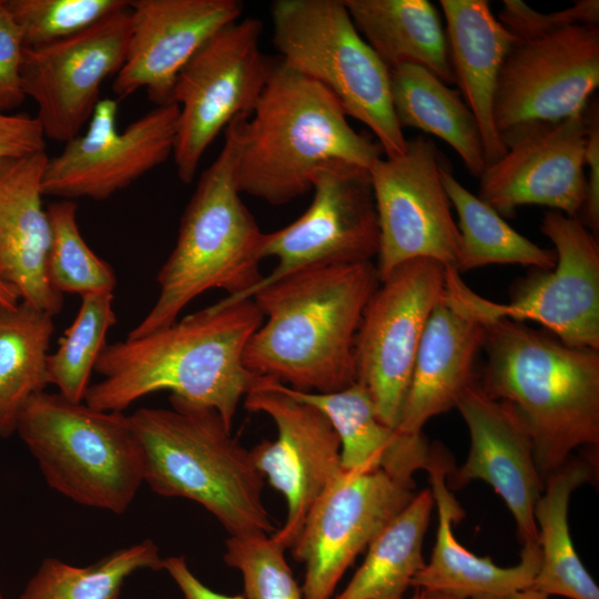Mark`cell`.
Returning <instances> with one entry per match:
<instances>
[{"instance_id":"obj_1","label":"cell","mask_w":599,"mask_h":599,"mask_svg":"<svg viewBox=\"0 0 599 599\" xmlns=\"http://www.w3.org/2000/svg\"><path fill=\"white\" fill-rule=\"evenodd\" d=\"M252 298L217 303L149 335L106 344L84 403L100 410L123 412L160 390L214 408L227 427L257 375L243 362L245 346L262 325Z\"/></svg>"},{"instance_id":"obj_41","label":"cell","mask_w":599,"mask_h":599,"mask_svg":"<svg viewBox=\"0 0 599 599\" xmlns=\"http://www.w3.org/2000/svg\"><path fill=\"white\" fill-rule=\"evenodd\" d=\"M45 151V136L35 116L0 112V161Z\"/></svg>"},{"instance_id":"obj_26","label":"cell","mask_w":599,"mask_h":599,"mask_svg":"<svg viewBox=\"0 0 599 599\" xmlns=\"http://www.w3.org/2000/svg\"><path fill=\"white\" fill-rule=\"evenodd\" d=\"M455 84L476 118L486 166L506 152L495 126L494 101L505 57L517 39L486 0H440Z\"/></svg>"},{"instance_id":"obj_34","label":"cell","mask_w":599,"mask_h":599,"mask_svg":"<svg viewBox=\"0 0 599 599\" xmlns=\"http://www.w3.org/2000/svg\"><path fill=\"white\" fill-rule=\"evenodd\" d=\"M115 323L113 293L81 296L74 321L47 359L48 382L58 387L59 394L73 402L84 400L91 373L106 345V334Z\"/></svg>"},{"instance_id":"obj_18","label":"cell","mask_w":599,"mask_h":599,"mask_svg":"<svg viewBox=\"0 0 599 599\" xmlns=\"http://www.w3.org/2000/svg\"><path fill=\"white\" fill-rule=\"evenodd\" d=\"M129 37L128 8L73 37L23 49V90L37 104L45 139L65 143L81 132L102 83L123 65Z\"/></svg>"},{"instance_id":"obj_5","label":"cell","mask_w":599,"mask_h":599,"mask_svg":"<svg viewBox=\"0 0 599 599\" xmlns=\"http://www.w3.org/2000/svg\"><path fill=\"white\" fill-rule=\"evenodd\" d=\"M248 116L236 118L224 130L223 146L201 174L181 217L175 246L159 271V296L128 338L167 327L186 305L214 288L229 293L216 302L220 305L243 301L262 280L264 233L236 184L242 130Z\"/></svg>"},{"instance_id":"obj_19","label":"cell","mask_w":599,"mask_h":599,"mask_svg":"<svg viewBox=\"0 0 599 599\" xmlns=\"http://www.w3.org/2000/svg\"><path fill=\"white\" fill-rule=\"evenodd\" d=\"M586 109L502 134L506 152L479 176L478 197L504 216L537 204L579 217L586 199Z\"/></svg>"},{"instance_id":"obj_40","label":"cell","mask_w":599,"mask_h":599,"mask_svg":"<svg viewBox=\"0 0 599 599\" xmlns=\"http://www.w3.org/2000/svg\"><path fill=\"white\" fill-rule=\"evenodd\" d=\"M587 136L585 146L586 199L579 220L597 236L599 231V112L598 103L586 106Z\"/></svg>"},{"instance_id":"obj_31","label":"cell","mask_w":599,"mask_h":599,"mask_svg":"<svg viewBox=\"0 0 599 599\" xmlns=\"http://www.w3.org/2000/svg\"><path fill=\"white\" fill-rule=\"evenodd\" d=\"M53 316L26 302L0 305V437L16 434L28 400L49 385Z\"/></svg>"},{"instance_id":"obj_32","label":"cell","mask_w":599,"mask_h":599,"mask_svg":"<svg viewBox=\"0 0 599 599\" xmlns=\"http://www.w3.org/2000/svg\"><path fill=\"white\" fill-rule=\"evenodd\" d=\"M440 179L458 215V273L490 264L551 270L555 250L544 248L514 230L491 206L461 185L441 164Z\"/></svg>"},{"instance_id":"obj_9","label":"cell","mask_w":599,"mask_h":599,"mask_svg":"<svg viewBox=\"0 0 599 599\" xmlns=\"http://www.w3.org/2000/svg\"><path fill=\"white\" fill-rule=\"evenodd\" d=\"M541 233L555 246L551 270H536L518 282L509 302L479 296L446 266L445 296L480 324L495 319L532 321L568 346L599 351V246L578 217L547 211Z\"/></svg>"},{"instance_id":"obj_13","label":"cell","mask_w":599,"mask_h":599,"mask_svg":"<svg viewBox=\"0 0 599 599\" xmlns=\"http://www.w3.org/2000/svg\"><path fill=\"white\" fill-rule=\"evenodd\" d=\"M312 191V203L297 220L263 234L261 257H275L277 264L244 300L298 271L377 256L379 226L369 169L332 164L316 174Z\"/></svg>"},{"instance_id":"obj_20","label":"cell","mask_w":599,"mask_h":599,"mask_svg":"<svg viewBox=\"0 0 599 599\" xmlns=\"http://www.w3.org/2000/svg\"><path fill=\"white\" fill-rule=\"evenodd\" d=\"M243 7L240 0L129 1V44L114 93L126 98L145 89L156 105L173 102L183 67L213 34L237 21Z\"/></svg>"},{"instance_id":"obj_24","label":"cell","mask_w":599,"mask_h":599,"mask_svg":"<svg viewBox=\"0 0 599 599\" xmlns=\"http://www.w3.org/2000/svg\"><path fill=\"white\" fill-rule=\"evenodd\" d=\"M484 339L485 326L457 309L444 294L419 342L397 432L422 433L430 418L455 407L460 394L477 379L474 365Z\"/></svg>"},{"instance_id":"obj_15","label":"cell","mask_w":599,"mask_h":599,"mask_svg":"<svg viewBox=\"0 0 599 599\" xmlns=\"http://www.w3.org/2000/svg\"><path fill=\"white\" fill-rule=\"evenodd\" d=\"M118 102L100 99L84 133L48 156L43 195L104 201L173 155L179 105H156L124 129L116 125Z\"/></svg>"},{"instance_id":"obj_36","label":"cell","mask_w":599,"mask_h":599,"mask_svg":"<svg viewBox=\"0 0 599 599\" xmlns=\"http://www.w3.org/2000/svg\"><path fill=\"white\" fill-rule=\"evenodd\" d=\"M3 6L21 33L24 48L73 37L129 8L126 0H6Z\"/></svg>"},{"instance_id":"obj_33","label":"cell","mask_w":599,"mask_h":599,"mask_svg":"<svg viewBox=\"0 0 599 599\" xmlns=\"http://www.w3.org/2000/svg\"><path fill=\"white\" fill-rule=\"evenodd\" d=\"M164 559L151 539L118 549L78 567L45 558L19 599H118L125 580L139 570H162Z\"/></svg>"},{"instance_id":"obj_8","label":"cell","mask_w":599,"mask_h":599,"mask_svg":"<svg viewBox=\"0 0 599 599\" xmlns=\"http://www.w3.org/2000/svg\"><path fill=\"white\" fill-rule=\"evenodd\" d=\"M271 18L280 59L328 90L347 116L374 133L387 158L403 154L407 139L394 112L389 69L343 0H276Z\"/></svg>"},{"instance_id":"obj_22","label":"cell","mask_w":599,"mask_h":599,"mask_svg":"<svg viewBox=\"0 0 599 599\" xmlns=\"http://www.w3.org/2000/svg\"><path fill=\"white\" fill-rule=\"evenodd\" d=\"M48 154L0 161V278L20 300L51 316L60 313L63 295L47 275L51 241L42 180Z\"/></svg>"},{"instance_id":"obj_42","label":"cell","mask_w":599,"mask_h":599,"mask_svg":"<svg viewBox=\"0 0 599 599\" xmlns=\"http://www.w3.org/2000/svg\"><path fill=\"white\" fill-rule=\"evenodd\" d=\"M163 570L175 582L184 599H244L242 595L227 596L209 588L193 573L183 556L164 558Z\"/></svg>"},{"instance_id":"obj_30","label":"cell","mask_w":599,"mask_h":599,"mask_svg":"<svg viewBox=\"0 0 599 599\" xmlns=\"http://www.w3.org/2000/svg\"><path fill=\"white\" fill-rule=\"evenodd\" d=\"M433 507L429 489L415 495L370 542L363 564L334 599H404L426 564L422 548Z\"/></svg>"},{"instance_id":"obj_7","label":"cell","mask_w":599,"mask_h":599,"mask_svg":"<svg viewBox=\"0 0 599 599\" xmlns=\"http://www.w3.org/2000/svg\"><path fill=\"white\" fill-rule=\"evenodd\" d=\"M16 433L47 484L79 505L121 515L144 484L143 447L123 412L42 390L23 407Z\"/></svg>"},{"instance_id":"obj_45","label":"cell","mask_w":599,"mask_h":599,"mask_svg":"<svg viewBox=\"0 0 599 599\" xmlns=\"http://www.w3.org/2000/svg\"><path fill=\"white\" fill-rule=\"evenodd\" d=\"M410 599H425V592L422 589H416Z\"/></svg>"},{"instance_id":"obj_43","label":"cell","mask_w":599,"mask_h":599,"mask_svg":"<svg viewBox=\"0 0 599 599\" xmlns=\"http://www.w3.org/2000/svg\"><path fill=\"white\" fill-rule=\"evenodd\" d=\"M425 599H457V598H453V597L439 595V593L425 592ZM512 599H550V596L541 591H538L531 587V588H528L526 590L518 592Z\"/></svg>"},{"instance_id":"obj_16","label":"cell","mask_w":599,"mask_h":599,"mask_svg":"<svg viewBox=\"0 0 599 599\" xmlns=\"http://www.w3.org/2000/svg\"><path fill=\"white\" fill-rule=\"evenodd\" d=\"M598 85V24H573L517 40L500 68L495 126L501 136L526 124L579 114Z\"/></svg>"},{"instance_id":"obj_3","label":"cell","mask_w":599,"mask_h":599,"mask_svg":"<svg viewBox=\"0 0 599 599\" xmlns=\"http://www.w3.org/2000/svg\"><path fill=\"white\" fill-rule=\"evenodd\" d=\"M481 389L510 404L544 480L580 447L599 445V351L510 319L485 322Z\"/></svg>"},{"instance_id":"obj_17","label":"cell","mask_w":599,"mask_h":599,"mask_svg":"<svg viewBox=\"0 0 599 599\" xmlns=\"http://www.w3.org/2000/svg\"><path fill=\"white\" fill-rule=\"evenodd\" d=\"M415 483L382 469L344 470L311 508L292 546L303 599H331L345 571L414 498Z\"/></svg>"},{"instance_id":"obj_29","label":"cell","mask_w":599,"mask_h":599,"mask_svg":"<svg viewBox=\"0 0 599 599\" xmlns=\"http://www.w3.org/2000/svg\"><path fill=\"white\" fill-rule=\"evenodd\" d=\"M592 460L569 458L545 480L534 508L540 567L532 588L548 596L599 599V588L572 545L568 507L571 493L593 477Z\"/></svg>"},{"instance_id":"obj_6","label":"cell","mask_w":599,"mask_h":599,"mask_svg":"<svg viewBox=\"0 0 599 599\" xmlns=\"http://www.w3.org/2000/svg\"><path fill=\"white\" fill-rule=\"evenodd\" d=\"M170 403L130 415L144 451V484L160 496L200 504L230 536L274 534L250 450L214 408L174 396Z\"/></svg>"},{"instance_id":"obj_37","label":"cell","mask_w":599,"mask_h":599,"mask_svg":"<svg viewBox=\"0 0 599 599\" xmlns=\"http://www.w3.org/2000/svg\"><path fill=\"white\" fill-rule=\"evenodd\" d=\"M285 548L264 534L230 536L223 559L242 575L244 599H303Z\"/></svg>"},{"instance_id":"obj_38","label":"cell","mask_w":599,"mask_h":599,"mask_svg":"<svg viewBox=\"0 0 599 599\" xmlns=\"http://www.w3.org/2000/svg\"><path fill=\"white\" fill-rule=\"evenodd\" d=\"M497 19L518 41H524L573 24H598L599 1L578 0L564 10L541 13L524 1L504 0Z\"/></svg>"},{"instance_id":"obj_23","label":"cell","mask_w":599,"mask_h":599,"mask_svg":"<svg viewBox=\"0 0 599 599\" xmlns=\"http://www.w3.org/2000/svg\"><path fill=\"white\" fill-rule=\"evenodd\" d=\"M450 470L444 451L428 470L438 514L437 535L430 559L414 577L412 587L457 599H512L534 585L541 559L539 544H522L520 561L512 567H499L489 557L463 547L451 530L464 511L446 485Z\"/></svg>"},{"instance_id":"obj_28","label":"cell","mask_w":599,"mask_h":599,"mask_svg":"<svg viewBox=\"0 0 599 599\" xmlns=\"http://www.w3.org/2000/svg\"><path fill=\"white\" fill-rule=\"evenodd\" d=\"M390 73V95L399 126L433 134L453 148L474 176L485 167V152L475 115L458 90L428 69L404 64Z\"/></svg>"},{"instance_id":"obj_11","label":"cell","mask_w":599,"mask_h":599,"mask_svg":"<svg viewBox=\"0 0 599 599\" xmlns=\"http://www.w3.org/2000/svg\"><path fill=\"white\" fill-rule=\"evenodd\" d=\"M446 266L415 258L394 268L369 298L356 337L357 380L378 418L396 429L427 321L444 295Z\"/></svg>"},{"instance_id":"obj_39","label":"cell","mask_w":599,"mask_h":599,"mask_svg":"<svg viewBox=\"0 0 599 599\" xmlns=\"http://www.w3.org/2000/svg\"><path fill=\"white\" fill-rule=\"evenodd\" d=\"M23 42L16 22L0 6V112L19 108L27 95L23 90L21 64Z\"/></svg>"},{"instance_id":"obj_10","label":"cell","mask_w":599,"mask_h":599,"mask_svg":"<svg viewBox=\"0 0 599 599\" xmlns=\"http://www.w3.org/2000/svg\"><path fill=\"white\" fill-rule=\"evenodd\" d=\"M262 22L237 20L213 34L179 73L172 101L179 105L173 158L189 184L211 143L241 115H251L274 61L260 49Z\"/></svg>"},{"instance_id":"obj_14","label":"cell","mask_w":599,"mask_h":599,"mask_svg":"<svg viewBox=\"0 0 599 599\" xmlns=\"http://www.w3.org/2000/svg\"><path fill=\"white\" fill-rule=\"evenodd\" d=\"M244 406L276 425L277 437L262 440L250 453L263 478L285 497L286 519L272 538L292 548L311 508L344 473L339 438L318 408L290 396L270 377H257Z\"/></svg>"},{"instance_id":"obj_46","label":"cell","mask_w":599,"mask_h":599,"mask_svg":"<svg viewBox=\"0 0 599 599\" xmlns=\"http://www.w3.org/2000/svg\"><path fill=\"white\" fill-rule=\"evenodd\" d=\"M0 599H4L3 596H2V593H1V591H0Z\"/></svg>"},{"instance_id":"obj_12","label":"cell","mask_w":599,"mask_h":599,"mask_svg":"<svg viewBox=\"0 0 599 599\" xmlns=\"http://www.w3.org/2000/svg\"><path fill=\"white\" fill-rule=\"evenodd\" d=\"M441 156L419 134L400 155L379 158L369 167L378 226L379 282L400 264L432 258L456 268L459 232L440 179Z\"/></svg>"},{"instance_id":"obj_25","label":"cell","mask_w":599,"mask_h":599,"mask_svg":"<svg viewBox=\"0 0 599 599\" xmlns=\"http://www.w3.org/2000/svg\"><path fill=\"white\" fill-rule=\"evenodd\" d=\"M280 386L326 416L339 438L344 470L382 469L395 479L414 483L416 470L428 471L432 467L436 448L429 446L423 432L403 434L384 424L369 392L359 382L331 393L301 392L282 383Z\"/></svg>"},{"instance_id":"obj_21","label":"cell","mask_w":599,"mask_h":599,"mask_svg":"<svg viewBox=\"0 0 599 599\" xmlns=\"http://www.w3.org/2000/svg\"><path fill=\"white\" fill-rule=\"evenodd\" d=\"M455 407L467 425L470 448L461 467L448 473L447 487L486 481L509 508L521 544H538L534 508L545 480L522 420L510 404L489 397L477 379L460 394Z\"/></svg>"},{"instance_id":"obj_2","label":"cell","mask_w":599,"mask_h":599,"mask_svg":"<svg viewBox=\"0 0 599 599\" xmlns=\"http://www.w3.org/2000/svg\"><path fill=\"white\" fill-rule=\"evenodd\" d=\"M379 285L372 261L306 268L256 291L266 321L253 333L245 367L301 392L331 393L357 380L355 345Z\"/></svg>"},{"instance_id":"obj_44","label":"cell","mask_w":599,"mask_h":599,"mask_svg":"<svg viewBox=\"0 0 599 599\" xmlns=\"http://www.w3.org/2000/svg\"><path fill=\"white\" fill-rule=\"evenodd\" d=\"M19 302L20 297L17 291L11 285L0 278V305L13 307L18 305Z\"/></svg>"},{"instance_id":"obj_35","label":"cell","mask_w":599,"mask_h":599,"mask_svg":"<svg viewBox=\"0 0 599 599\" xmlns=\"http://www.w3.org/2000/svg\"><path fill=\"white\" fill-rule=\"evenodd\" d=\"M77 213L78 204L72 200H59L47 207L51 229L47 258L49 283L61 295L113 293L114 271L84 241Z\"/></svg>"},{"instance_id":"obj_27","label":"cell","mask_w":599,"mask_h":599,"mask_svg":"<svg viewBox=\"0 0 599 599\" xmlns=\"http://www.w3.org/2000/svg\"><path fill=\"white\" fill-rule=\"evenodd\" d=\"M343 2L361 35L389 70L417 64L455 84L446 32L428 0Z\"/></svg>"},{"instance_id":"obj_47","label":"cell","mask_w":599,"mask_h":599,"mask_svg":"<svg viewBox=\"0 0 599 599\" xmlns=\"http://www.w3.org/2000/svg\"><path fill=\"white\" fill-rule=\"evenodd\" d=\"M3 0H0V6L2 4Z\"/></svg>"},{"instance_id":"obj_4","label":"cell","mask_w":599,"mask_h":599,"mask_svg":"<svg viewBox=\"0 0 599 599\" xmlns=\"http://www.w3.org/2000/svg\"><path fill=\"white\" fill-rule=\"evenodd\" d=\"M382 154L377 142L351 126L328 90L278 59L244 122L236 184L241 193L282 205L312 191L321 170L335 163L369 169Z\"/></svg>"}]
</instances>
